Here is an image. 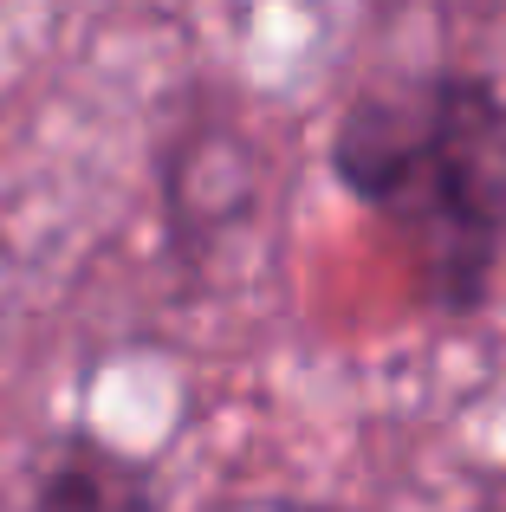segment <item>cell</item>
Returning a JSON list of instances; mask_svg holds the SVG:
<instances>
[{
    "instance_id": "6da1fadb",
    "label": "cell",
    "mask_w": 506,
    "mask_h": 512,
    "mask_svg": "<svg viewBox=\"0 0 506 512\" xmlns=\"http://www.w3.org/2000/svg\"><path fill=\"white\" fill-rule=\"evenodd\" d=\"M338 175L403 234L435 299L468 305L506 240V104L481 78H416L338 130Z\"/></svg>"
},
{
    "instance_id": "7a4b0ae2",
    "label": "cell",
    "mask_w": 506,
    "mask_h": 512,
    "mask_svg": "<svg viewBox=\"0 0 506 512\" xmlns=\"http://www.w3.org/2000/svg\"><path fill=\"white\" fill-rule=\"evenodd\" d=\"M26 512H156V506L124 461H111L98 448H72L52 461V474L39 480Z\"/></svg>"
},
{
    "instance_id": "3957f363",
    "label": "cell",
    "mask_w": 506,
    "mask_h": 512,
    "mask_svg": "<svg viewBox=\"0 0 506 512\" xmlns=\"http://www.w3.org/2000/svg\"><path fill=\"white\" fill-rule=\"evenodd\" d=\"M228 512H312V506H292V500H247V506H228Z\"/></svg>"
}]
</instances>
